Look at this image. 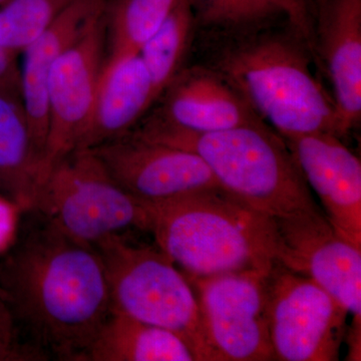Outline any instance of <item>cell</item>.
Wrapping results in <instances>:
<instances>
[{
	"instance_id": "cell-1",
	"label": "cell",
	"mask_w": 361,
	"mask_h": 361,
	"mask_svg": "<svg viewBox=\"0 0 361 361\" xmlns=\"http://www.w3.org/2000/svg\"><path fill=\"white\" fill-rule=\"evenodd\" d=\"M0 289L16 320L61 360L85 361L111 313L108 278L96 247L47 222L0 264Z\"/></svg>"
},
{
	"instance_id": "cell-2",
	"label": "cell",
	"mask_w": 361,
	"mask_h": 361,
	"mask_svg": "<svg viewBox=\"0 0 361 361\" xmlns=\"http://www.w3.org/2000/svg\"><path fill=\"white\" fill-rule=\"evenodd\" d=\"M206 63L282 137H339L334 99L311 71L310 45L290 23L234 35H203Z\"/></svg>"
},
{
	"instance_id": "cell-3",
	"label": "cell",
	"mask_w": 361,
	"mask_h": 361,
	"mask_svg": "<svg viewBox=\"0 0 361 361\" xmlns=\"http://www.w3.org/2000/svg\"><path fill=\"white\" fill-rule=\"evenodd\" d=\"M142 204L158 248L187 277L267 273L276 261L273 218L222 188Z\"/></svg>"
},
{
	"instance_id": "cell-4",
	"label": "cell",
	"mask_w": 361,
	"mask_h": 361,
	"mask_svg": "<svg viewBox=\"0 0 361 361\" xmlns=\"http://www.w3.org/2000/svg\"><path fill=\"white\" fill-rule=\"evenodd\" d=\"M130 133L196 154L223 190L270 217L319 210L283 137L265 122L198 134L151 116Z\"/></svg>"
},
{
	"instance_id": "cell-5",
	"label": "cell",
	"mask_w": 361,
	"mask_h": 361,
	"mask_svg": "<svg viewBox=\"0 0 361 361\" xmlns=\"http://www.w3.org/2000/svg\"><path fill=\"white\" fill-rule=\"evenodd\" d=\"M103 259L111 311L177 334L196 360H216L189 279L160 249L133 245L122 234L96 246Z\"/></svg>"
},
{
	"instance_id": "cell-6",
	"label": "cell",
	"mask_w": 361,
	"mask_h": 361,
	"mask_svg": "<svg viewBox=\"0 0 361 361\" xmlns=\"http://www.w3.org/2000/svg\"><path fill=\"white\" fill-rule=\"evenodd\" d=\"M33 209L45 222L87 245L126 230L148 231L146 207L116 183L92 149H75L51 168Z\"/></svg>"
},
{
	"instance_id": "cell-7",
	"label": "cell",
	"mask_w": 361,
	"mask_h": 361,
	"mask_svg": "<svg viewBox=\"0 0 361 361\" xmlns=\"http://www.w3.org/2000/svg\"><path fill=\"white\" fill-rule=\"evenodd\" d=\"M266 295L275 360H339L348 311L329 292L275 261L266 275Z\"/></svg>"
},
{
	"instance_id": "cell-8",
	"label": "cell",
	"mask_w": 361,
	"mask_h": 361,
	"mask_svg": "<svg viewBox=\"0 0 361 361\" xmlns=\"http://www.w3.org/2000/svg\"><path fill=\"white\" fill-rule=\"evenodd\" d=\"M267 273L240 271L187 277L216 360H275L268 326Z\"/></svg>"
},
{
	"instance_id": "cell-9",
	"label": "cell",
	"mask_w": 361,
	"mask_h": 361,
	"mask_svg": "<svg viewBox=\"0 0 361 361\" xmlns=\"http://www.w3.org/2000/svg\"><path fill=\"white\" fill-rule=\"evenodd\" d=\"M106 39L104 13L52 66L47 80L49 130L39 186L56 164L77 149L87 130L106 61Z\"/></svg>"
},
{
	"instance_id": "cell-10",
	"label": "cell",
	"mask_w": 361,
	"mask_h": 361,
	"mask_svg": "<svg viewBox=\"0 0 361 361\" xmlns=\"http://www.w3.org/2000/svg\"><path fill=\"white\" fill-rule=\"evenodd\" d=\"M276 261L313 280L361 322V248L341 237L320 210L273 218Z\"/></svg>"
},
{
	"instance_id": "cell-11",
	"label": "cell",
	"mask_w": 361,
	"mask_h": 361,
	"mask_svg": "<svg viewBox=\"0 0 361 361\" xmlns=\"http://www.w3.org/2000/svg\"><path fill=\"white\" fill-rule=\"evenodd\" d=\"M90 149L116 183L142 203H160L221 188L196 154L146 141L132 133Z\"/></svg>"
},
{
	"instance_id": "cell-12",
	"label": "cell",
	"mask_w": 361,
	"mask_h": 361,
	"mask_svg": "<svg viewBox=\"0 0 361 361\" xmlns=\"http://www.w3.org/2000/svg\"><path fill=\"white\" fill-rule=\"evenodd\" d=\"M296 165L324 207L325 218L344 239L361 248V163L330 133L283 137Z\"/></svg>"
},
{
	"instance_id": "cell-13",
	"label": "cell",
	"mask_w": 361,
	"mask_h": 361,
	"mask_svg": "<svg viewBox=\"0 0 361 361\" xmlns=\"http://www.w3.org/2000/svg\"><path fill=\"white\" fill-rule=\"evenodd\" d=\"M314 32L315 59L331 84L342 137L361 118V0H323Z\"/></svg>"
},
{
	"instance_id": "cell-14",
	"label": "cell",
	"mask_w": 361,
	"mask_h": 361,
	"mask_svg": "<svg viewBox=\"0 0 361 361\" xmlns=\"http://www.w3.org/2000/svg\"><path fill=\"white\" fill-rule=\"evenodd\" d=\"M159 99L161 122L206 134L264 122L225 78L205 65L183 68Z\"/></svg>"
},
{
	"instance_id": "cell-15",
	"label": "cell",
	"mask_w": 361,
	"mask_h": 361,
	"mask_svg": "<svg viewBox=\"0 0 361 361\" xmlns=\"http://www.w3.org/2000/svg\"><path fill=\"white\" fill-rule=\"evenodd\" d=\"M106 4L108 0H75L42 35L21 52V103L40 164L49 130L47 80L52 66L104 14Z\"/></svg>"
},
{
	"instance_id": "cell-16",
	"label": "cell",
	"mask_w": 361,
	"mask_h": 361,
	"mask_svg": "<svg viewBox=\"0 0 361 361\" xmlns=\"http://www.w3.org/2000/svg\"><path fill=\"white\" fill-rule=\"evenodd\" d=\"M156 101L139 54L106 59L89 125L77 149H94L128 134Z\"/></svg>"
},
{
	"instance_id": "cell-17",
	"label": "cell",
	"mask_w": 361,
	"mask_h": 361,
	"mask_svg": "<svg viewBox=\"0 0 361 361\" xmlns=\"http://www.w3.org/2000/svg\"><path fill=\"white\" fill-rule=\"evenodd\" d=\"M197 30L234 35L286 20L302 35L315 59V8L312 0H188Z\"/></svg>"
},
{
	"instance_id": "cell-18",
	"label": "cell",
	"mask_w": 361,
	"mask_h": 361,
	"mask_svg": "<svg viewBox=\"0 0 361 361\" xmlns=\"http://www.w3.org/2000/svg\"><path fill=\"white\" fill-rule=\"evenodd\" d=\"M192 349L161 327L111 311L85 361H193Z\"/></svg>"
},
{
	"instance_id": "cell-19",
	"label": "cell",
	"mask_w": 361,
	"mask_h": 361,
	"mask_svg": "<svg viewBox=\"0 0 361 361\" xmlns=\"http://www.w3.org/2000/svg\"><path fill=\"white\" fill-rule=\"evenodd\" d=\"M39 173L40 157L23 103L0 92V185L21 211L32 210Z\"/></svg>"
},
{
	"instance_id": "cell-20",
	"label": "cell",
	"mask_w": 361,
	"mask_h": 361,
	"mask_svg": "<svg viewBox=\"0 0 361 361\" xmlns=\"http://www.w3.org/2000/svg\"><path fill=\"white\" fill-rule=\"evenodd\" d=\"M195 35L197 26L189 1L177 0L155 35L142 47L139 56L157 99L183 70Z\"/></svg>"
},
{
	"instance_id": "cell-21",
	"label": "cell",
	"mask_w": 361,
	"mask_h": 361,
	"mask_svg": "<svg viewBox=\"0 0 361 361\" xmlns=\"http://www.w3.org/2000/svg\"><path fill=\"white\" fill-rule=\"evenodd\" d=\"M177 0H113L104 23L110 37L108 59L137 56L172 11Z\"/></svg>"
},
{
	"instance_id": "cell-22",
	"label": "cell",
	"mask_w": 361,
	"mask_h": 361,
	"mask_svg": "<svg viewBox=\"0 0 361 361\" xmlns=\"http://www.w3.org/2000/svg\"><path fill=\"white\" fill-rule=\"evenodd\" d=\"M75 0H8L0 6V45L18 56Z\"/></svg>"
},
{
	"instance_id": "cell-23",
	"label": "cell",
	"mask_w": 361,
	"mask_h": 361,
	"mask_svg": "<svg viewBox=\"0 0 361 361\" xmlns=\"http://www.w3.org/2000/svg\"><path fill=\"white\" fill-rule=\"evenodd\" d=\"M44 357L39 349L25 345L18 338L16 315L0 289V361L42 360Z\"/></svg>"
},
{
	"instance_id": "cell-24",
	"label": "cell",
	"mask_w": 361,
	"mask_h": 361,
	"mask_svg": "<svg viewBox=\"0 0 361 361\" xmlns=\"http://www.w3.org/2000/svg\"><path fill=\"white\" fill-rule=\"evenodd\" d=\"M0 92L21 102L20 68L16 54L0 45Z\"/></svg>"
},
{
	"instance_id": "cell-25",
	"label": "cell",
	"mask_w": 361,
	"mask_h": 361,
	"mask_svg": "<svg viewBox=\"0 0 361 361\" xmlns=\"http://www.w3.org/2000/svg\"><path fill=\"white\" fill-rule=\"evenodd\" d=\"M21 209L11 198L0 196V255L13 245Z\"/></svg>"
},
{
	"instance_id": "cell-26",
	"label": "cell",
	"mask_w": 361,
	"mask_h": 361,
	"mask_svg": "<svg viewBox=\"0 0 361 361\" xmlns=\"http://www.w3.org/2000/svg\"><path fill=\"white\" fill-rule=\"evenodd\" d=\"M322 1H323V0H312L313 6H314V8L316 6H318V4H322Z\"/></svg>"
},
{
	"instance_id": "cell-27",
	"label": "cell",
	"mask_w": 361,
	"mask_h": 361,
	"mask_svg": "<svg viewBox=\"0 0 361 361\" xmlns=\"http://www.w3.org/2000/svg\"><path fill=\"white\" fill-rule=\"evenodd\" d=\"M7 1H8V0H0V6H4Z\"/></svg>"
}]
</instances>
